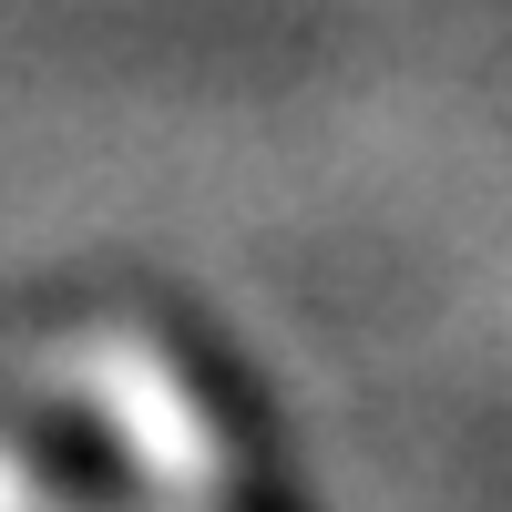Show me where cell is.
<instances>
[{
    "label": "cell",
    "mask_w": 512,
    "mask_h": 512,
    "mask_svg": "<svg viewBox=\"0 0 512 512\" xmlns=\"http://www.w3.org/2000/svg\"><path fill=\"white\" fill-rule=\"evenodd\" d=\"M41 369L72 390V410L113 441V461L175 502H277L287 461L267 441V410L236 379V359L164 297H93L72 308Z\"/></svg>",
    "instance_id": "obj_1"
},
{
    "label": "cell",
    "mask_w": 512,
    "mask_h": 512,
    "mask_svg": "<svg viewBox=\"0 0 512 512\" xmlns=\"http://www.w3.org/2000/svg\"><path fill=\"white\" fill-rule=\"evenodd\" d=\"M123 461L62 451L52 420H0V502H52V492H113Z\"/></svg>",
    "instance_id": "obj_2"
}]
</instances>
